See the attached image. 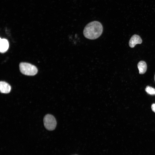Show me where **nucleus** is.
Listing matches in <instances>:
<instances>
[{"mask_svg": "<svg viewBox=\"0 0 155 155\" xmlns=\"http://www.w3.org/2000/svg\"><path fill=\"white\" fill-rule=\"evenodd\" d=\"M142 42V40L140 36L135 34L131 37L129 42V45L131 47L133 48L136 44H140Z\"/></svg>", "mask_w": 155, "mask_h": 155, "instance_id": "4", "label": "nucleus"}, {"mask_svg": "<svg viewBox=\"0 0 155 155\" xmlns=\"http://www.w3.org/2000/svg\"><path fill=\"white\" fill-rule=\"evenodd\" d=\"M43 121L44 126L46 129L49 130H53L55 129L57 122L53 116L47 114L44 117Z\"/></svg>", "mask_w": 155, "mask_h": 155, "instance_id": "3", "label": "nucleus"}, {"mask_svg": "<svg viewBox=\"0 0 155 155\" xmlns=\"http://www.w3.org/2000/svg\"><path fill=\"white\" fill-rule=\"evenodd\" d=\"M11 86L8 83L4 81L0 82V90L3 93H9L11 90Z\"/></svg>", "mask_w": 155, "mask_h": 155, "instance_id": "6", "label": "nucleus"}, {"mask_svg": "<svg viewBox=\"0 0 155 155\" xmlns=\"http://www.w3.org/2000/svg\"><path fill=\"white\" fill-rule=\"evenodd\" d=\"M151 108L152 111L155 113V103H154L152 105Z\"/></svg>", "mask_w": 155, "mask_h": 155, "instance_id": "9", "label": "nucleus"}, {"mask_svg": "<svg viewBox=\"0 0 155 155\" xmlns=\"http://www.w3.org/2000/svg\"><path fill=\"white\" fill-rule=\"evenodd\" d=\"M103 30L101 24L97 21L92 22L88 24L84 28L83 34L86 38L94 40L101 35Z\"/></svg>", "mask_w": 155, "mask_h": 155, "instance_id": "1", "label": "nucleus"}, {"mask_svg": "<svg viewBox=\"0 0 155 155\" xmlns=\"http://www.w3.org/2000/svg\"><path fill=\"white\" fill-rule=\"evenodd\" d=\"M154 80H155V75H154Z\"/></svg>", "mask_w": 155, "mask_h": 155, "instance_id": "10", "label": "nucleus"}, {"mask_svg": "<svg viewBox=\"0 0 155 155\" xmlns=\"http://www.w3.org/2000/svg\"><path fill=\"white\" fill-rule=\"evenodd\" d=\"M9 47V43L8 40L5 38L0 39V51L4 53L7 51Z\"/></svg>", "mask_w": 155, "mask_h": 155, "instance_id": "5", "label": "nucleus"}, {"mask_svg": "<svg viewBox=\"0 0 155 155\" xmlns=\"http://www.w3.org/2000/svg\"></svg>", "mask_w": 155, "mask_h": 155, "instance_id": "11", "label": "nucleus"}, {"mask_svg": "<svg viewBox=\"0 0 155 155\" xmlns=\"http://www.w3.org/2000/svg\"><path fill=\"white\" fill-rule=\"evenodd\" d=\"M145 90L148 94L151 95H155V89L152 87L148 86Z\"/></svg>", "mask_w": 155, "mask_h": 155, "instance_id": "8", "label": "nucleus"}, {"mask_svg": "<svg viewBox=\"0 0 155 155\" xmlns=\"http://www.w3.org/2000/svg\"><path fill=\"white\" fill-rule=\"evenodd\" d=\"M137 67L140 74L145 73L147 70V66L146 63L144 61H140L137 64Z\"/></svg>", "mask_w": 155, "mask_h": 155, "instance_id": "7", "label": "nucleus"}, {"mask_svg": "<svg viewBox=\"0 0 155 155\" xmlns=\"http://www.w3.org/2000/svg\"><path fill=\"white\" fill-rule=\"evenodd\" d=\"M21 72L28 75H34L37 73L38 69L34 65L29 63L22 62L19 65Z\"/></svg>", "mask_w": 155, "mask_h": 155, "instance_id": "2", "label": "nucleus"}]
</instances>
